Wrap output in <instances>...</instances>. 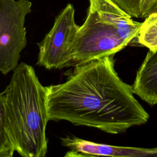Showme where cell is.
<instances>
[{
  "mask_svg": "<svg viewBox=\"0 0 157 157\" xmlns=\"http://www.w3.org/2000/svg\"><path fill=\"white\" fill-rule=\"evenodd\" d=\"M4 91L7 133L14 151L22 157H45L47 91L34 68L25 63L13 71Z\"/></svg>",
  "mask_w": 157,
  "mask_h": 157,
  "instance_id": "2",
  "label": "cell"
},
{
  "mask_svg": "<svg viewBox=\"0 0 157 157\" xmlns=\"http://www.w3.org/2000/svg\"><path fill=\"white\" fill-rule=\"evenodd\" d=\"M132 88L133 93L151 106L157 104V50L147 53Z\"/></svg>",
  "mask_w": 157,
  "mask_h": 157,
  "instance_id": "7",
  "label": "cell"
},
{
  "mask_svg": "<svg viewBox=\"0 0 157 157\" xmlns=\"http://www.w3.org/2000/svg\"><path fill=\"white\" fill-rule=\"evenodd\" d=\"M61 144L71 150L95 156L110 157H157V147L153 148L121 147L95 143L75 137L61 139Z\"/></svg>",
  "mask_w": 157,
  "mask_h": 157,
  "instance_id": "6",
  "label": "cell"
},
{
  "mask_svg": "<svg viewBox=\"0 0 157 157\" xmlns=\"http://www.w3.org/2000/svg\"><path fill=\"white\" fill-rule=\"evenodd\" d=\"M86 18L72 44L70 66L114 55L137 37L134 21L112 0H89Z\"/></svg>",
  "mask_w": 157,
  "mask_h": 157,
  "instance_id": "3",
  "label": "cell"
},
{
  "mask_svg": "<svg viewBox=\"0 0 157 157\" xmlns=\"http://www.w3.org/2000/svg\"><path fill=\"white\" fill-rule=\"evenodd\" d=\"M14 150L10 149L2 152H0V157H13V153Z\"/></svg>",
  "mask_w": 157,
  "mask_h": 157,
  "instance_id": "12",
  "label": "cell"
},
{
  "mask_svg": "<svg viewBox=\"0 0 157 157\" xmlns=\"http://www.w3.org/2000/svg\"><path fill=\"white\" fill-rule=\"evenodd\" d=\"M114 55L74 66L66 82L46 86L48 120H66L117 134L145 124L148 113L119 77Z\"/></svg>",
  "mask_w": 157,
  "mask_h": 157,
  "instance_id": "1",
  "label": "cell"
},
{
  "mask_svg": "<svg viewBox=\"0 0 157 157\" xmlns=\"http://www.w3.org/2000/svg\"><path fill=\"white\" fill-rule=\"evenodd\" d=\"M64 157H98L95 155H88L83 153L77 152L74 150H71L67 151Z\"/></svg>",
  "mask_w": 157,
  "mask_h": 157,
  "instance_id": "11",
  "label": "cell"
},
{
  "mask_svg": "<svg viewBox=\"0 0 157 157\" xmlns=\"http://www.w3.org/2000/svg\"><path fill=\"white\" fill-rule=\"evenodd\" d=\"M138 42L149 50H157V13H153L145 18L140 28Z\"/></svg>",
  "mask_w": 157,
  "mask_h": 157,
  "instance_id": "9",
  "label": "cell"
},
{
  "mask_svg": "<svg viewBox=\"0 0 157 157\" xmlns=\"http://www.w3.org/2000/svg\"><path fill=\"white\" fill-rule=\"evenodd\" d=\"M31 7L28 0H0V72L5 75L17 67L26 45L25 22Z\"/></svg>",
  "mask_w": 157,
  "mask_h": 157,
  "instance_id": "4",
  "label": "cell"
},
{
  "mask_svg": "<svg viewBox=\"0 0 157 157\" xmlns=\"http://www.w3.org/2000/svg\"><path fill=\"white\" fill-rule=\"evenodd\" d=\"M74 15V6L68 4L57 15L52 29L38 44L37 65L47 69L70 66L71 48L80 26Z\"/></svg>",
  "mask_w": 157,
  "mask_h": 157,
  "instance_id": "5",
  "label": "cell"
},
{
  "mask_svg": "<svg viewBox=\"0 0 157 157\" xmlns=\"http://www.w3.org/2000/svg\"><path fill=\"white\" fill-rule=\"evenodd\" d=\"M131 17L146 18L157 13V0H112Z\"/></svg>",
  "mask_w": 157,
  "mask_h": 157,
  "instance_id": "8",
  "label": "cell"
},
{
  "mask_svg": "<svg viewBox=\"0 0 157 157\" xmlns=\"http://www.w3.org/2000/svg\"><path fill=\"white\" fill-rule=\"evenodd\" d=\"M10 149H13V148L9 140L6 128L4 94L3 91L0 93V152Z\"/></svg>",
  "mask_w": 157,
  "mask_h": 157,
  "instance_id": "10",
  "label": "cell"
}]
</instances>
